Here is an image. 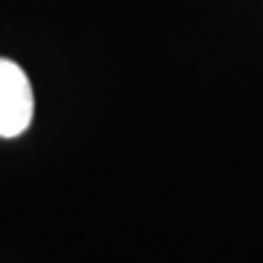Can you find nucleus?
<instances>
[{
  "instance_id": "f257e3e1",
  "label": "nucleus",
  "mask_w": 263,
  "mask_h": 263,
  "mask_svg": "<svg viewBox=\"0 0 263 263\" xmlns=\"http://www.w3.org/2000/svg\"><path fill=\"white\" fill-rule=\"evenodd\" d=\"M32 86L16 62L0 57V137H19L32 121Z\"/></svg>"
}]
</instances>
